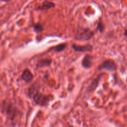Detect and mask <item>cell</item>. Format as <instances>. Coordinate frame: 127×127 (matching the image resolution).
<instances>
[{
  "instance_id": "cell-6",
  "label": "cell",
  "mask_w": 127,
  "mask_h": 127,
  "mask_svg": "<svg viewBox=\"0 0 127 127\" xmlns=\"http://www.w3.org/2000/svg\"><path fill=\"white\" fill-rule=\"evenodd\" d=\"M21 78L26 83L31 82L33 80V75L32 73V72L28 69H26L23 71L22 74L21 75Z\"/></svg>"
},
{
  "instance_id": "cell-10",
  "label": "cell",
  "mask_w": 127,
  "mask_h": 127,
  "mask_svg": "<svg viewBox=\"0 0 127 127\" xmlns=\"http://www.w3.org/2000/svg\"><path fill=\"white\" fill-rule=\"evenodd\" d=\"M66 46H67L66 44H64V43L60 44L58 45V46H57L56 47H55L54 50L55 51V52H62V51H64V50L65 49V48L66 47Z\"/></svg>"
},
{
  "instance_id": "cell-5",
  "label": "cell",
  "mask_w": 127,
  "mask_h": 127,
  "mask_svg": "<svg viewBox=\"0 0 127 127\" xmlns=\"http://www.w3.org/2000/svg\"><path fill=\"white\" fill-rule=\"evenodd\" d=\"M55 6V4L52 1H49L48 0H45L42 2V5L39 6L35 10L37 11H44V10H48L49 9L53 8Z\"/></svg>"
},
{
  "instance_id": "cell-14",
  "label": "cell",
  "mask_w": 127,
  "mask_h": 127,
  "mask_svg": "<svg viewBox=\"0 0 127 127\" xmlns=\"http://www.w3.org/2000/svg\"><path fill=\"white\" fill-rule=\"evenodd\" d=\"M124 34H125V36L127 37V29L125 31V33H124Z\"/></svg>"
},
{
  "instance_id": "cell-15",
  "label": "cell",
  "mask_w": 127,
  "mask_h": 127,
  "mask_svg": "<svg viewBox=\"0 0 127 127\" xmlns=\"http://www.w3.org/2000/svg\"><path fill=\"white\" fill-rule=\"evenodd\" d=\"M2 1H6V2H7V1H10V0H2Z\"/></svg>"
},
{
  "instance_id": "cell-13",
  "label": "cell",
  "mask_w": 127,
  "mask_h": 127,
  "mask_svg": "<svg viewBox=\"0 0 127 127\" xmlns=\"http://www.w3.org/2000/svg\"><path fill=\"white\" fill-rule=\"evenodd\" d=\"M97 29L100 31V32H104V29H105V26H104V24L100 21L99 22V23L97 24Z\"/></svg>"
},
{
  "instance_id": "cell-3",
  "label": "cell",
  "mask_w": 127,
  "mask_h": 127,
  "mask_svg": "<svg viewBox=\"0 0 127 127\" xmlns=\"http://www.w3.org/2000/svg\"><path fill=\"white\" fill-rule=\"evenodd\" d=\"M117 68V64L114 62L113 60H107V61L103 62L98 67L99 70H106L109 71H115Z\"/></svg>"
},
{
  "instance_id": "cell-12",
  "label": "cell",
  "mask_w": 127,
  "mask_h": 127,
  "mask_svg": "<svg viewBox=\"0 0 127 127\" xmlns=\"http://www.w3.org/2000/svg\"><path fill=\"white\" fill-rule=\"evenodd\" d=\"M97 86H98V81L97 80H95L93 81V82L91 83V84L90 85L89 88H88V90H89V92H91V91L94 90L97 88Z\"/></svg>"
},
{
  "instance_id": "cell-1",
  "label": "cell",
  "mask_w": 127,
  "mask_h": 127,
  "mask_svg": "<svg viewBox=\"0 0 127 127\" xmlns=\"http://www.w3.org/2000/svg\"><path fill=\"white\" fill-rule=\"evenodd\" d=\"M94 32L89 29H79L74 35V38L79 41H88L94 36Z\"/></svg>"
},
{
  "instance_id": "cell-9",
  "label": "cell",
  "mask_w": 127,
  "mask_h": 127,
  "mask_svg": "<svg viewBox=\"0 0 127 127\" xmlns=\"http://www.w3.org/2000/svg\"><path fill=\"white\" fill-rule=\"evenodd\" d=\"M52 61L51 59H45L40 60L37 64V68H42V67H48L50 65Z\"/></svg>"
},
{
  "instance_id": "cell-7",
  "label": "cell",
  "mask_w": 127,
  "mask_h": 127,
  "mask_svg": "<svg viewBox=\"0 0 127 127\" xmlns=\"http://www.w3.org/2000/svg\"><path fill=\"white\" fill-rule=\"evenodd\" d=\"M93 64V57L89 55H86L82 61V65L85 68H88L91 67Z\"/></svg>"
},
{
  "instance_id": "cell-11",
  "label": "cell",
  "mask_w": 127,
  "mask_h": 127,
  "mask_svg": "<svg viewBox=\"0 0 127 127\" xmlns=\"http://www.w3.org/2000/svg\"><path fill=\"white\" fill-rule=\"evenodd\" d=\"M32 27H33V29H34V31H35L36 32H40L43 30V26H42V25L40 23L34 24Z\"/></svg>"
},
{
  "instance_id": "cell-16",
  "label": "cell",
  "mask_w": 127,
  "mask_h": 127,
  "mask_svg": "<svg viewBox=\"0 0 127 127\" xmlns=\"http://www.w3.org/2000/svg\"><path fill=\"white\" fill-rule=\"evenodd\" d=\"M72 127V126H71V127Z\"/></svg>"
},
{
  "instance_id": "cell-4",
  "label": "cell",
  "mask_w": 127,
  "mask_h": 127,
  "mask_svg": "<svg viewBox=\"0 0 127 127\" xmlns=\"http://www.w3.org/2000/svg\"><path fill=\"white\" fill-rule=\"evenodd\" d=\"M71 47L76 52H91L93 49V46L90 44H86L85 46H77V45L72 44Z\"/></svg>"
},
{
  "instance_id": "cell-8",
  "label": "cell",
  "mask_w": 127,
  "mask_h": 127,
  "mask_svg": "<svg viewBox=\"0 0 127 127\" xmlns=\"http://www.w3.org/2000/svg\"><path fill=\"white\" fill-rule=\"evenodd\" d=\"M16 111H18L16 109V108H14V107H12L11 105H9L8 107L6 108V113L7 115V117H8L9 118H10V119L12 120L14 117L16 116V113H19V112H16Z\"/></svg>"
},
{
  "instance_id": "cell-2",
  "label": "cell",
  "mask_w": 127,
  "mask_h": 127,
  "mask_svg": "<svg viewBox=\"0 0 127 127\" xmlns=\"http://www.w3.org/2000/svg\"><path fill=\"white\" fill-rule=\"evenodd\" d=\"M33 99L36 104L42 106V107L46 106L49 102V97L48 96L45 95L43 93H39L38 92L35 93L34 95L33 96Z\"/></svg>"
}]
</instances>
